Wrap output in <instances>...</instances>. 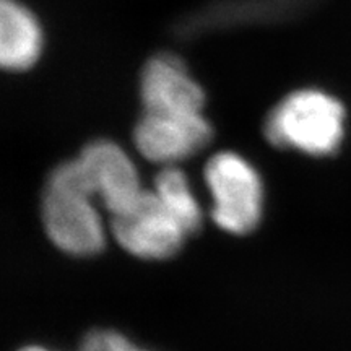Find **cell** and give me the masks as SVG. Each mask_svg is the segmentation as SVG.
Masks as SVG:
<instances>
[{"instance_id": "obj_1", "label": "cell", "mask_w": 351, "mask_h": 351, "mask_svg": "<svg viewBox=\"0 0 351 351\" xmlns=\"http://www.w3.org/2000/svg\"><path fill=\"white\" fill-rule=\"evenodd\" d=\"M138 171L119 145L99 140L75 160L52 171L43 194L47 236L72 256H93L104 247V225L96 202L112 217L142 195Z\"/></svg>"}, {"instance_id": "obj_2", "label": "cell", "mask_w": 351, "mask_h": 351, "mask_svg": "<svg viewBox=\"0 0 351 351\" xmlns=\"http://www.w3.org/2000/svg\"><path fill=\"white\" fill-rule=\"evenodd\" d=\"M263 129L275 147L314 156L332 155L343 138L345 109L324 91L300 90L271 109Z\"/></svg>"}, {"instance_id": "obj_3", "label": "cell", "mask_w": 351, "mask_h": 351, "mask_svg": "<svg viewBox=\"0 0 351 351\" xmlns=\"http://www.w3.org/2000/svg\"><path fill=\"white\" fill-rule=\"evenodd\" d=\"M212 192L213 221L231 234H247L262 217L263 187L256 169L231 152L215 155L205 166Z\"/></svg>"}, {"instance_id": "obj_4", "label": "cell", "mask_w": 351, "mask_h": 351, "mask_svg": "<svg viewBox=\"0 0 351 351\" xmlns=\"http://www.w3.org/2000/svg\"><path fill=\"white\" fill-rule=\"evenodd\" d=\"M111 231L127 252L147 261L174 256L189 236L153 189H145L130 208L111 218Z\"/></svg>"}, {"instance_id": "obj_5", "label": "cell", "mask_w": 351, "mask_h": 351, "mask_svg": "<svg viewBox=\"0 0 351 351\" xmlns=\"http://www.w3.org/2000/svg\"><path fill=\"white\" fill-rule=\"evenodd\" d=\"M212 138V127L204 114L145 112L135 125L137 150L153 163L173 166L187 160Z\"/></svg>"}, {"instance_id": "obj_6", "label": "cell", "mask_w": 351, "mask_h": 351, "mask_svg": "<svg viewBox=\"0 0 351 351\" xmlns=\"http://www.w3.org/2000/svg\"><path fill=\"white\" fill-rule=\"evenodd\" d=\"M140 95L145 112L204 114V90L176 56L161 54L148 60Z\"/></svg>"}, {"instance_id": "obj_7", "label": "cell", "mask_w": 351, "mask_h": 351, "mask_svg": "<svg viewBox=\"0 0 351 351\" xmlns=\"http://www.w3.org/2000/svg\"><path fill=\"white\" fill-rule=\"evenodd\" d=\"M43 47L41 26L16 0H0V69L20 72L38 60Z\"/></svg>"}, {"instance_id": "obj_8", "label": "cell", "mask_w": 351, "mask_h": 351, "mask_svg": "<svg viewBox=\"0 0 351 351\" xmlns=\"http://www.w3.org/2000/svg\"><path fill=\"white\" fill-rule=\"evenodd\" d=\"M153 192L163 205L181 221L189 236L194 234L202 225V210L192 194L186 174L174 166H165L156 176Z\"/></svg>"}, {"instance_id": "obj_9", "label": "cell", "mask_w": 351, "mask_h": 351, "mask_svg": "<svg viewBox=\"0 0 351 351\" xmlns=\"http://www.w3.org/2000/svg\"><path fill=\"white\" fill-rule=\"evenodd\" d=\"M80 351H147L127 340L124 335L111 330H98L90 333L83 340Z\"/></svg>"}, {"instance_id": "obj_10", "label": "cell", "mask_w": 351, "mask_h": 351, "mask_svg": "<svg viewBox=\"0 0 351 351\" xmlns=\"http://www.w3.org/2000/svg\"><path fill=\"white\" fill-rule=\"evenodd\" d=\"M20 351H47V350L39 348V346H28V348H23V350H20Z\"/></svg>"}]
</instances>
